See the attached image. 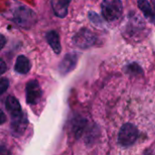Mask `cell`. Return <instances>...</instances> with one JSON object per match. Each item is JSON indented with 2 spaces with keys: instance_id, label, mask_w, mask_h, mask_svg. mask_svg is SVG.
Masks as SVG:
<instances>
[{
  "instance_id": "obj_19",
  "label": "cell",
  "mask_w": 155,
  "mask_h": 155,
  "mask_svg": "<svg viewBox=\"0 0 155 155\" xmlns=\"http://www.w3.org/2000/svg\"><path fill=\"white\" fill-rule=\"evenodd\" d=\"M152 5H153V11H154V14H155V0H152Z\"/></svg>"
},
{
  "instance_id": "obj_8",
  "label": "cell",
  "mask_w": 155,
  "mask_h": 155,
  "mask_svg": "<svg viewBox=\"0 0 155 155\" xmlns=\"http://www.w3.org/2000/svg\"><path fill=\"white\" fill-rule=\"evenodd\" d=\"M71 0H51V6L54 15L60 18H64L68 14V7Z\"/></svg>"
},
{
  "instance_id": "obj_18",
  "label": "cell",
  "mask_w": 155,
  "mask_h": 155,
  "mask_svg": "<svg viewBox=\"0 0 155 155\" xmlns=\"http://www.w3.org/2000/svg\"><path fill=\"white\" fill-rule=\"evenodd\" d=\"M5 43H6V39H5V37L3 35H1V34H0V50L5 46Z\"/></svg>"
},
{
  "instance_id": "obj_16",
  "label": "cell",
  "mask_w": 155,
  "mask_h": 155,
  "mask_svg": "<svg viewBox=\"0 0 155 155\" xmlns=\"http://www.w3.org/2000/svg\"><path fill=\"white\" fill-rule=\"evenodd\" d=\"M5 71H6V64L4 62V60L0 58V75L5 74Z\"/></svg>"
},
{
  "instance_id": "obj_9",
  "label": "cell",
  "mask_w": 155,
  "mask_h": 155,
  "mask_svg": "<svg viewBox=\"0 0 155 155\" xmlns=\"http://www.w3.org/2000/svg\"><path fill=\"white\" fill-rule=\"evenodd\" d=\"M5 108L9 112L11 117L18 116L23 114L21 105L18 100L14 96H8L5 100Z\"/></svg>"
},
{
  "instance_id": "obj_15",
  "label": "cell",
  "mask_w": 155,
  "mask_h": 155,
  "mask_svg": "<svg viewBox=\"0 0 155 155\" xmlns=\"http://www.w3.org/2000/svg\"><path fill=\"white\" fill-rule=\"evenodd\" d=\"M89 17H90V20L94 24H101L102 23V20L100 19L99 15L94 12H90L89 13Z\"/></svg>"
},
{
  "instance_id": "obj_12",
  "label": "cell",
  "mask_w": 155,
  "mask_h": 155,
  "mask_svg": "<svg viewBox=\"0 0 155 155\" xmlns=\"http://www.w3.org/2000/svg\"><path fill=\"white\" fill-rule=\"evenodd\" d=\"M138 6L142 10L143 14L149 18L150 20H153L155 17V14L151 4L148 0H139L138 1Z\"/></svg>"
},
{
  "instance_id": "obj_5",
  "label": "cell",
  "mask_w": 155,
  "mask_h": 155,
  "mask_svg": "<svg viewBox=\"0 0 155 155\" xmlns=\"http://www.w3.org/2000/svg\"><path fill=\"white\" fill-rule=\"evenodd\" d=\"M43 92L40 87L39 83L36 80H30L25 86V96L26 103L28 104L34 105L38 104L42 97Z\"/></svg>"
},
{
  "instance_id": "obj_6",
  "label": "cell",
  "mask_w": 155,
  "mask_h": 155,
  "mask_svg": "<svg viewBox=\"0 0 155 155\" xmlns=\"http://www.w3.org/2000/svg\"><path fill=\"white\" fill-rule=\"evenodd\" d=\"M78 54L76 53H68L66 54L58 65V71L62 75H66L72 72L78 62Z\"/></svg>"
},
{
  "instance_id": "obj_2",
  "label": "cell",
  "mask_w": 155,
  "mask_h": 155,
  "mask_svg": "<svg viewBox=\"0 0 155 155\" xmlns=\"http://www.w3.org/2000/svg\"><path fill=\"white\" fill-rule=\"evenodd\" d=\"M9 16V19L14 21L16 25L25 28L32 26L36 22V15L35 12L31 8L24 5L15 6V8L12 9L11 15Z\"/></svg>"
},
{
  "instance_id": "obj_13",
  "label": "cell",
  "mask_w": 155,
  "mask_h": 155,
  "mask_svg": "<svg viewBox=\"0 0 155 155\" xmlns=\"http://www.w3.org/2000/svg\"><path fill=\"white\" fill-rule=\"evenodd\" d=\"M85 124H86V121L84 119H77L73 124V133L76 138L83 134Z\"/></svg>"
},
{
  "instance_id": "obj_11",
  "label": "cell",
  "mask_w": 155,
  "mask_h": 155,
  "mask_svg": "<svg viewBox=\"0 0 155 155\" xmlns=\"http://www.w3.org/2000/svg\"><path fill=\"white\" fill-rule=\"evenodd\" d=\"M31 69V63L27 57L25 55H19L16 58L15 64V71L21 74H27Z\"/></svg>"
},
{
  "instance_id": "obj_14",
  "label": "cell",
  "mask_w": 155,
  "mask_h": 155,
  "mask_svg": "<svg viewBox=\"0 0 155 155\" xmlns=\"http://www.w3.org/2000/svg\"><path fill=\"white\" fill-rule=\"evenodd\" d=\"M9 87V80L7 78H0V94H3Z\"/></svg>"
},
{
  "instance_id": "obj_1",
  "label": "cell",
  "mask_w": 155,
  "mask_h": 155,
  "mask_svg": "<svg viewBox=\"0 0 155 155\" xmlns=\"http://www.w3.org/2000/svg\"><path fill=\"white\" fill-rule=\"evenodd\" d=\"M140 136L139 128L132 123H126L120 127L117 134V143L123 148H130L137 143Z\"/></svg>"
},
{
  "instance_id": "obj_3",
  "label": "cell",
  "mask_w": 155,
  "mask_h": 155,
  "mask_svg": "<svg viewBox=\"0 0 155 155\" xmlns=\"http://www.w3.org/2000/svg\"><path fill=\"white\" fill-rule=\"evenodd\" d=\"M101 9L104 18L108 22H113L122 15L124 6L121 0H104Z\"/></svg>"
},
{
  "instance_id": "obj_10",
  "label": "cell",
  "mask_w": 155,
  "mask_h": 155,
  "mask_svg": "<svg viewBox=\"0 0 155 155\" xmlns=\"http://www.w3.org/2000/svg\"><path fill=\"white\" fill-rule=\"evenodd\" d=\"M45 38H46L47 43L53 49V51L57 54H60L62 51V47H61V43H60V37H59V35L57 34V32L49 31L46 34Z\"/></svg>"
},
{
  "instance_id": "obj_17",
  "label": "cell",
  "mask_w": 155,
  "mask_h": 155,
  "mask_svg": "<svg viewBox=\"0 0 155 155\" xmlns=\"http://www.w3.org/2000/svg\"><path fill=\"white\" fill-rule=\"evenodd\" d=\"M5 122H6V115L2 110H0V125L5 124Z\"/></svg>"
},
{
  "instance_id": "obj_7",
  "label": "cell",
  "mask_w": 155,
  "mask_h": 155,
  "mask_svg": "<svg viewBox=\"0 0 155 155\" xmlns=\"http://www.w3.org/2000/svg\"><path fill=\"white\" fill-rule=\"evenodd\" d=\"M28 125V121L24 114L12 117L11 121V132L14 136H20L22 135L25 129L27 128Z\"/></svg>"
},
{
  "instance_id": "obj_4",
  "label": "cell",
  "mask_w": 155,
  "mask_h": 155,
  "mask_svg": "<svg viewBox=\"0 0 155 155\" xmlns=\"http://www.w3.org/2000/svg\"><path fill=\"white\" fill-rule=\"evenodd\" d=\"M97 37L89 29L83 28L77 32L73 37V43L79 48L86 49L95 45Z\"/></svg>"
}]
</instances>
